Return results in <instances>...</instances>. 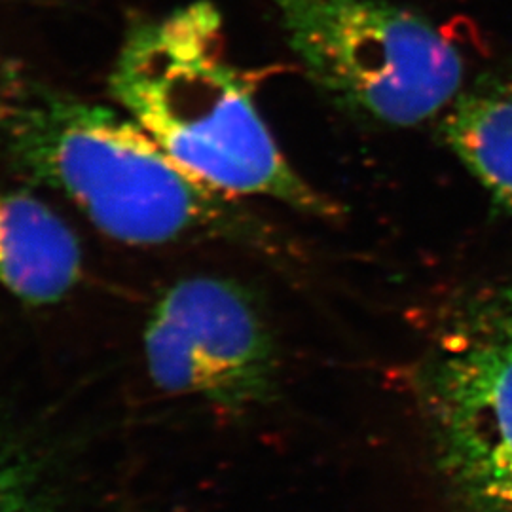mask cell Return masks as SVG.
I'll use <instances>...</instances> for the list:
<instances>
[{"instance_id": "obj_5", "label": "cell", "mask_w": 512, "mask_h": 512, "mask_svg": "<svg viewBox=\"0 0 512 512\" xmlns=\"http://www.w3.org/2000/svg\"><path fill=\"white\" fill-rule=\"evenodd\" d=\"M160 391L245 412L274 397L279 355L253 294L232 279L196 275L169 287L143 334Z\"/></svg>"}, {"instance_id": "obj_2", "label": "cell", "mask_w": 512, "mask_h": 512, "mask_svg": "<svg viewBox=\"0 0 512 512\" xmlns=\"http://www.w3.org/2000/svg\"><path fill=\"white\" fill-rule=\"evenodd\" d=\"M109 80L120 109L220 194L272 200L319 219L340 217V207L277 145L256 107L251 76L226 57L215 4L198 0L131 25Z\"/></svg>"}, {"instance_id": "obj_7", "label": "cell", "mask_w": 512, "mask_h": 512, "mask_svg": "<svg viewBox=\"0 0 512 512\" xmlns=\"http://www.w3.org/2000/svg\"><path fill=\"white\" fill-rule=\"evenodd\" d=\"M440 133L495 207L512 215V65L469 80L442 112Z\"/></svg>"}, {"instance_id": "obj_4", "label": "cell", "mask_w": 512, "mask_h": 512, "mask_svg": "<svg viewBox=\"0 0 512 512\" xmlns=\"http://www.w3.org/2000/svg\"><path fill=\"white\" fill-rule=\"evenodd\" d=\"M311 84L353 116L414 128L448 109L467 80L458 42L389 0H268Z\"/></svg>"}, {"instance_id": "obj_8", "label": "cell", "mask_w": 512, "mask_h": 512, "mask_svg": "<svg viewBox=\"0 0 512 512\" xmlns=\"http://www.w3.org/2000/svg\"><path fill=\"white\" fill-rule=\"evenodd\" d=\"M48 505L35 461L0 446V512H48Z\"/></svg>"}, {"instance_id": "obj_6", "label": "cell", "mask_w": 512, "mask_h": 512, "mask_svg": "<svg viewBox=\"0 0 512 512\" xmlns=\"http://www.w3.org/2000/svg\"><path fill=\"white\" fill-rule=\"evenodd\" d=\"M82 247L52 207L0 190V287L35 306L54 304L82 275Z\"/></svg>"}, {"instance_id": "obj_3", "label": "cell", "mask_w": 512, "mask_h": 512, "mask_svg": "<svg viewBox=\"0 0 512 512\" xmlns=\"http://www.w3.org/2000/svg\"><path fill=\"white\" fill-rule=\"evenodd\" d=\"M414 372L435 467L463 512H512V285L459 291Z\"/></svg>"}, {"instance_id": "obj_1", "label": "cell", "mask_w": 512, "mask_h": 512, "mask_svg": "<svg viewBox=\"0 0 512 512\" xmlns=\"http://www.w3.org/2000/svg\"><path fill=\"white\" fill-rule=\"evenodd\" d=\"M0 141L19 169L61 192L120 243L228 238L264 251L279 247L234 198L177 164L126 112L4 73Z\"/></svg>"}]
</instances>
